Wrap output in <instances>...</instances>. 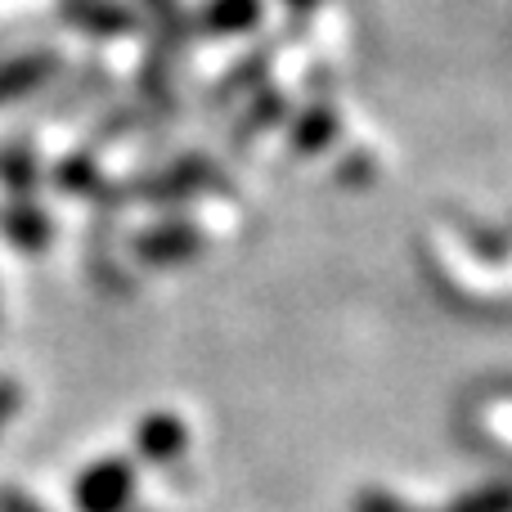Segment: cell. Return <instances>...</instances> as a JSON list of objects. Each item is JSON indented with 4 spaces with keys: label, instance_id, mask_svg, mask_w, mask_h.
<instances>
[{
    "label": "cell",
    "instance_id": "1",
    "mask_svg": "<svg viewBox=\"0 0 512 512\" xmlns=\"http://www.w3.org/2000/svg\"><path fill=\"white\" fill-rule=\"evenodd\" d=\"M135 495V468L126 459H104L86 468L72 486L77 512H122Z\"/></svg>",
    "mask_w": 512,
    "mask_h": 512
},
{
    "label": "cell",
    "instance_id": "2",
    "mask_svg": "<svg viewBox=\"0 0 512 512\" xmlns=\"http://www.w3.org/2000/svg\"><path fill=\"white\" fill-rule=\"evenodd\" d=\"M203 189H225L221 171L207 158H185V162H176V167L158 171V176L135 180L131 194L153 198V203H180V198H194V194H203Z\"/></svg>",
    "mask_w": 512,
    "mask_h": 512
},
{
    "label": "cell",
    "instance_id": "3",
    "mask_svg": "<svg viewBox=\"0 0 512 512\" xmlns=\"http://www.w3.org/2000/svg\"><path fill=\"white\" fill-rule=\"evenodd\" d=\"M131 252L140 256L144 265H180V261H189V256L203 252V234H198L194 225L167 221V225H153V230L135 234Z\"/></svg>",
    "mask_w": 512,
    "mask_h": 512
},
{
    "label": "cell",
    "instance_id": "4",
    "mask_svg": "<svg viewBox=\"0 0 512 512\" xmlns=\"http://www.w3.org/2000/svg\"><path fill=\"white\" fill-rule=\"evenodd\" d=\"M63 18L86 32H99V36H122V32H135L140 27V14L117 0H68L63 5Z\"/></svg>",
    "mask_w": 512,
    "mask_h": 512
},
{
    "label": "cell",
    "instance_id": "5",
    "mask_svg": "<svg viewBox=\"0 0 512 512\" xmlns=\"http://www.w3.org/2000/svg\"><path fill=\"white\" fill-rule=\"evenodd\" d=\"M185 445H189V432L176 414H149L140 423V432H135V450H140V459H149V463L180 459Z\"/></svg>",
    "mask_w": 512,
    "mask_h": 512
},
{
    "label": "cell",
    "instance_id": "6",
    "mask_svg": "<svg viewBox=\"0 0 512 512\" xmlns=\"http://www.w3.org/2000/svg\"><path fill=\"white\" fill-rule=\"evenodd\" d=\"M54 68H59V59H54L50 50H32V54H18V59L0 63V104L36 90Z\"/></svg>",
    "mask_w": 512,
    "mask_h": 512
},
{
    "label": "cell",
    "instance_id": "7",
    "mask_svg": "<svg viewBox=\"0 0 512 512\" xmlns=\"http://www.w3.org/2000/svg\"><path fill=\"white\" fill-rule=\"evenodd\" d=\"M0 230H5L23 252H41L45 243L54 239L50 216H45L41 207H32V203H9L5 212H0Z\"/></svg>",
    "mask_w": 512,
    "mask_h": 512
},
{
    "label": "cell",
    "instance_id": "8",
    "mask_svg": "<svg viewBox=\"0 0 512 512\" xmlns=\"http://www.w3.org/2000/svg\"><path fill=\"white\" fill-rule=\"evenodd\" d=\"M256 23H261V0H207V9L198 14V27L207 36L252 32Z\"/></svg>",
    "mask_w": 512,
    "mask_h": 512
},
{
    "label": "cell",
    "instance_id": "9",
    "mask_svg": "<svg viewBox=\"0 0 512 512\" xmlns=\"http://www.w3.org/2000/svg\"><path fill=\"white\" fill-rule=\"evenodd\" d=\"M59 189L63 194H86V198L104 194V176H99L95 158H90V153H72V158H63L59 162Z\"/></svg>",
    "mask_w": 512,
    "mask_h": 512
},
{
    "label": "cell",
    "instance_id": "10",
    "mask_svg": "<svg viewBox=\"0 0 512 512\" xmlns=\"http://www.w3.org/2000/svg\"><path fill=\"white\" fill-rule=\"evenodd\" d=\"M0 185L14 189L18 198L32 194V185H36V158H32V149H27V144H14L9 153H0Z\"/></svg>",
    "mask_w": 512,
    "mask_h": 512
},
{
    "label": "cell",
    "instance_id": "11",
    "mask_svg": "<svg viewBox=\"0 0 512 512\" xmlns=\"http://www.w3.org/2000/svg\"><path fill=\"white\" fill-rule=\"evenodd\" d=\"M333 135H337V117L328 113V108H310L297 122V131H292V144H297L301 153H315V149H324Z\"/></svg>",
    "mask_w": 512,
    "mask_h": 512
},
{
    "label": "cell",
    "instance_id": "12",
    "mask_svg": "<svg viewBox=\"0 0 512 512\" xmlns=\"http://www.w3.org/2000/svg\"><path fill=\"white\" fill-rule=\"evenodd\" d=\"M279 117H283V95H274V90H270V95H265V99H256V104L248 108V117H243V122L234 126V144H239V149H243V144H248L256 131H265V126H274V122H279Z\"/></svg>",
    "mask_w": 512,
    "mask_h": 512
},
{
    "label": "cell",
    "instance_id": "13",
    "mask_svg": "<svg viewBox=\"0 0 512 512\" xmlns=\"http://www.w3.org/2000/svg\"><path fill=\"white\" fill-rule=\"evenodd\" d=\"M265 63H270V54H256V59H248V63H239V72H234L230 81H225L221 90H216V99H230V95H239V90H248L256 77L265 72Z\"/></svg>",
    "mask_w": 512,
    "mask_h": 512
},
{
    "label": "cell",
    "instance_id": "14",
    "mask_svg": "<svg viewBox=\"0 0 512 512\" xmlns=\"http://www.w3.org/2000/svg\"><path fill=\"white\" fill-rule=\"evenodd\" d=\"M18 405H23V391H18V382L0 378V427H5L9 418L18 414Z\"/></svg>",
    "mask_w": 512,
    "mask_h": 512
},
{
    "label": "cell",
    "instance_id": "15",
    "mask_svg": "<svg viewBox=\"0 0 512 512\" xmlns=\"http://www.w3.org/2000/svg\"><path fill=\"white\" fill-rule=\"evenodd\" d=\"M0 512H45V508L36 504L32 495H23V490L5 486V490H0Z\"/></svg>",
    "mask_w": 512,
    "mask_h": 512
},
{
    "label": "cell",
    "instance_id": "16",
    "mask_svg": "<svg viewBox=\"0 0 512 512\" xmlns=\"http://www.w3.org/2000/svg\"><path fill=\"white\" fill-rule=\"evenodd\" d=\"M288 5H297V9H310V5H315V0H288Z\"/></svg>",
    "mask_w": 512,
    "mask_h": 512
}]
</instances>
